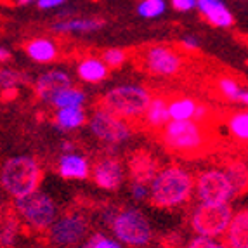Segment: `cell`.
<instances>
[{
  "label": "cell",
  "mask_w": 248,
  "mask_h": 248,
  "mask_svg": "<svg viewBox=\"0 0 248 248\" xmlns=\"http://www.w3.org/2000/svg\"><path fill=\"white\" fill-rule=\"evenodd\" d=\"M193 177L181 167L161 170L149 182L148 196L155 207L172 208L187 202L193 193Z\"/></svg>",
  "instance_id": "6da1fadb"
},
{
  "label": "cell",
  "mask_w": 248,
  "mask_h": 248,
  "mask_svg": "<svg viewBox=\"0 0 248 248\" xmlns=\"http://www.w3.org/2000/svg\"><path fill=\"white\" fill-rule=\"evenodd\" d=\"M132 196L136 200H144L148 198V187H146V184H141V182H134L132 184Z\"/></svg>",
  "instance_id": "e575fe53"
},
{
  "label": "cell",
  "mask_w": 248,
  "mask_h": 248,
  "mask_svg": "<svg viewBox=\"0 0 248 248\" xmlns=\"http://www.w3.org/2000/svg\"><path fill=\"white\" fill-rule=\"evenodd\" d=\"M103 26L101 19H66L52 26L56 31H94Z\"/></svg>",
  "instance_id": "603a6c76"
},
{
  "label": "cell",
  "mask_w": 248,
  "mask_h": 248,
  "mask_svg": "<svg viewBox=\"0 0 248 248\" xmlns=\"http://www.w3.org/2000/svg\"><path fill=\"white\" fill-rule=\"evenodd\" d=\"M9 58H11L9 50H5V49H2V47H0V62H2V61H7Z\"/></svg>",
  "instance_id": "74e56055"
},
{
  "label": "cell",
  "mask_w": 248,
  "mask_h": 248,
  "mask_svg": "<svg viewBox=\"0 0 248 248\" xmlns=\"http://www.w3.org/2000/svg\"><path fill=\"white\" fill-rule=\"evenodd\" d=\"M217 243L210 238H203V236H196L195 240L191 241L187 248H215Z\"/></svg>",
  "instance_id": "d6a6232c"
},
{
  "label": "cell",
  "mask_w": 248,
  "mask_h": 248,
  "mask_svg": "<svg viewBox=\"0 0 248 248\" xmlns=\"http://www.w3.org/2000/svg\"><path fill=\"white\" fill-rule=\"evenodd\" d=\"M71 87V78L64 71H47L46 75H42L40 78L35 83V91L37 95L44 101H52L58 94L62 91Z\"/></svg>",
  "instance_id": "5bb4252c"
},
{
  "label": "cell",
  "mask_w": 248,
  "mask_h": 248,
  "mask_svg": "<svg viewBox=\"0 0 248 248\" xmlns=\"http://www.w3.org/2000/svg\"><path fill=\"white\" fill-rule=\"evenodd\" d=\"M215 248H228V247H226V245H217Z\"/></svg>",
  "instance_id": "ab89813d"
},
{
  "label": "cell",
  "mask_w": 248,
  "mask_h": 248,
  "mask_svg": "<svg viewBox=\"0 0 248 248\" xmlns=\"http://www.w3.org/2000/svg\"><path fill=\"white\" fill-rule=\"evenodd\" d=\"M103 62L106 68H118L125 62V52L122 49H108L103 54Z\"/></svg>",
  "instance_id": "f546056e"
},
{
  "label": "cell",
  "mask_w": 248,
  "mask_h": 248,
  "mask_svg": "<svg viewBox=\"0 0 248 248\" xmlns=\"http://www.w3.org/2000/svg\"><path fill=\"white\" fill-rule=\"evenodd\" d=\"M0 215H2V203H0Z\"/></svg>",
  "instance_id": "60d3db41"
},
{
  "label": "cell",
  "mask_w": 248,
  "mask_h": 248,
  "mask_svg": "<svg viewBox=\"0 0 248 248\" xmlns=\"http://www.w3.org/2000/svg\"><path fill=\"white\" fill-rule=\"evenodd\" d=\"M182 46L186 47V49L195 50L200 47V42H198V38H195V37H184L182 38Z\"/></svg>",
  "instance_id": "8d00e7d4"
},
{
  "label": "cell",
  "mask_w": 248,
  "mask_h": 248,
  "mask_svg": "<svg viewBox=\"0 0 248 248\" xmlns=\"http://www.w3.org/2000/svg\"><path fill=\"white\" fill-rule=\"evenodd\" d=\"M231 217L232 210L229 207V203H224V205H205V203H202L193 212L191 226L198 236L214 240V238L226 232L229 222H231Z\"/></svg>",
  "instance_id": "52a82bcc"
},
{
  "label": "cell",
  "mask_w": 248,
  "mask_h": 248,
  "mask_svg": "<svg viewBox=\"0 0 248 248\" xmlns=\"http://www.w3.org/2000/svg\"><path fill=\"white\" fill-rule=\"evenodd\" d=\"M163 142L169 149L182 155H198L207 142L202 125L195 120L170 122L163 130Z\"/></svg>",
  "instance_id": "3957f363"
},
{
  "label": "cell",
  "mask_w": 248,
  "mask_h": 248,
  "mask_svg": "<svg viewBox=\"0 0 248 248\" xmlns=\"http://www.w3.org/2000/svg\"><path fill=\"white\" fill-rule=\"evenodd\" d=\"M165 7L167 5L163 0H142L137 7V13L142 17H156L165 13Z\"/></svg>",
  "instance_id": "83f0119b"
},
{
  "label": "cell",
  "mask_w": 248,
  "mask_h": 248,
  "mask_svg": "<svg viewBox=\"0 0 248 248\" xmlns=\"http://www.w3.org/2000/svg\"><path fill=\"white\" fill-rule=\"evenodd\" d=\"M85 101V94L82 91H77V89H66V91H62L61 94H58L54 97L50 103L54 106H58L59 109L62 108H80Z\"/></svg>",
  "instance_id": "cb8c5ba5"
},
{
  "label": "cell",
  "mask_w": 248,
  "mask_h": 248,
  "mask_svg": "<svg viewBox=\"0 0 248 248\" xmlns=\"http://www.w3.org/2000/svg\"><path fill=\"white\" fill-rule=\"evenodd\" d=\"M228 248H248V212L247 208L232 214L228 229Z\"/></svg>",
  "instance_id": "2e32d148"
},
{
  "label": "cell",
  "mask_w": 248,
  "mask_h": 248,
  "mask_svg": "<svg viewBox=\"0 0 248 248\" xmlns=\"http://www.w3.org/2000/svg\"><path fill=\"white\" fill-rule=\"evenodd\" d=\"M78 75L83 82H101L108 77V68L101 59L89 58L78 64Z\"/></svg>",
  "instance_id": "ffe728a7"
},
{
  "label": "cell",
  "mask_w": 248,
  "mask_h": 248,
  "mask_svg": "<svg viewBox=\"0 0 248 248\" xmlns=\"http://www.w3.org/2000/svg\"><path fill=\"white\" fill-rule=\"evenodd\" d=\"M92 175H94L95 184L103 189H118L124 181V170H122L120 161L109 156L95 163Z\"/></svg>",
  "instance_id": "7c38bea8"
},
{
  "label": "cell",
  "mask_w": 248,
  "mask_h": 248,
  "mask_svg": "<svg viewBox=\"0 0 248 248\" xmlns=\"http://www.w3.org/2000/svg\"><path fill=\"white\" fill-rule=\"evenodd\" d=\"M85 122V115L80 108H62L56 115V124L62 130H71L77 128Z\"/></svg>",
  "instance_id": "7402d4cb"
},
{
  "label": "cell",
  "mask_w": 248,
  "mask_h": 248,
  "mask_svg": "<svg viewBox=\"0 0 248 248\" xmlns=\"http://www.w3.org/2000/svg\"><path fill=\"white\" fill-rule=\"evenodd\" d=\"M59 174L64 179H87L89 161L80 155H64L59 161Z\"/></svg>",
  "instance_id": "ac0fdd59"
},
{
  "label": "cell",
  "mask_w": 248,
  "mask_h": 248,
  "mask_svg": "<svg viewBox=\"0 0 248 248\" xmlns=\"http://www.w3.org/2000/svg\"><path fill=\"white\" fill-rule=\"evenodd\" d=\"M229 130L231 134L236 137V139H240V141H247L248 139V115L247 111H241V113H236L229 118Z\"/></svg>",
  "instance_id": "484cf974"
},
{
  "label": "cell",
  "mask_w": 248,
  "mask_h": 248,
  "mask_svg": "<svg viewBox=\"0 0 248 248\" xmlns=\"http://www.w3.org/2000/svg\"><path fill=\"white\" fill-rule=\"evenodd\" d=\"M207 108L202 104H196L189 97H179L169 103V116L174 122H184V120H195L202 122L207 116Z\"/></svg>",
  "instance_id": "9a60e30c"
},
{
  "label": "cell",
  "mask_w": 248,
  "mask_h": 248,
  "mask_svg": "<svg viewBox=\"0 0 248 248\" xmlns=\"http://www.w3.org/2000/svg\"><path fill=\"white\" fill-rule=\"evenodd\" d=\"M224 172L229 177L236 193L245 191V187H247V167H245V163H231Z\"/></svg>",
  "instance_id": "d4e9b609"
},
{
  "label": "cell",
  "mask_w": 248,
  "mask_h": 248,
  "mask_svg": "<svg viewBox=\"0 0 248 248\" xmlns=\"http://www.w3.org/2000/svg\"><path fill=\"white\" fill-rule=\"evenodd\" d=\"M128 170H130L134 182L146 184L153 181V177L158 174V161L149 151L139 149L128 158Z\"/></svg>",
  "instance_id": "4fadbf2b"
},
{
  "label": "cell",
  "mask_w": 248,
  "mask_h": 248,
  "mask_svg": "<svg viewBox=\"0 0 248 248\" xmlns=\"http://www.w3.org/2000/svg\"><path fill=\"white\" fill-rule=\"evenodd\" d=\"M82 248H122V245L104 234H94Z\"/></svg>",
  "instance_id": "1f68e13d"
},
{
  "label": "cell",
  "mask_w": 248,
  "mask_h": 248,
  "mask_svg": "<svg viewBox=\"0 0 248 248\" xmlns=\"http://www.w3.org/2000/svg\"><path fill=\"white\" fill-rule=\"evenodd\" d=\"M196 193L205 205H224L234 196V187L224 170H205L196 179Z\"/></svg>",
  "instance_id": "ba28073f"
},
{
  "label": "cell",
  "mask_w": 248,
  "mask_h": 248,
  "mask_svg": "<svg viewBox=\"0 0 248 248\" xmlns=\"http://www.w3.org/2000/svg\"><path fill=\"white\" fill-rule=\"evenodd\" d=\"M42 179V170L38 163L30 156H16L4 163L0 170V184L14 198L33 193Z\"/></svg>",
  "instance_id": "7a4b0ae2"
},
{
  "label": "cell",
  "mask_w": 248,
  "mask_h": 248,
  "mask_svg": "<svg viewBox=\"0 0 248 248\" xmlns=\"http://www.w3.org/2000/svg\"><path fill=\"white\" fill-rule=\"evenodd\" d=\"M19 4H30V2H33V0H17Z\"/></svg>",
  "instance_id": "f35d334b"
},
{
  "label": "cell",
  "mask_w": 248,
  "mask_h": 248,
  "mask_svg": "<svg viewBox=\"0 0 248 248\" xmlns=\"http://www.w3.org/2000/svg\"><path fill=\"white\" fill-rule=\"evenodd\" d=\"M91 125V130L97 139L106 142H111V144H116V142H122L125 139L130 137V128L125 124L122 118L111 115L106 109H101V111H95L94 116L89 122Z\"/></svg>",
  "instance_id": "9c48e42d"
},
{
  "label": "cell",
  "mask_w": 248,
  "mask_h": 248,
  "mask_svg": "<svg viewBox=\"0 0 248 248\" xmlns=\"http://www.w3.org/2000/svg\"><path fill=\"white\" fill-rule=\"evenodd\" d=\"M21 80H23V77L16 71L0 70V89L2 91H13Z\"/></svg>",
  "instance_id": "4dcf8cb0"
},
{
  "label": "cell",
  "mask_w": 248,
  "mask_h": 248,
  "mask_svg": "<svg viewBox=\"0 0 248 248\" xmlns=\"http://www.w3.org/2000/svg\"><path fill=\"white\" fill-rule=\"evenodd\" d=\"M196 5L202 14L219 28H228L232 25V14L220 0H196Z\"/></svg>",
  "instance_id": "e0dca14e"
},
{
  "label": "cell",
  "mask_w": 248,
  "mask_h": 248,
  "mask_svg": "<svg viewBox=\"0 0 248 248\" xmlns=\"http://www.w3.org/2000/svg\"><path fill=\"white\" fill-rule=\"evenodd\" d=\"M219 91L226 99L236 101V103H240L241 101V92H243V89L238 85L236 80L228 78V77H226V78H220L219 80Z\"/></svg>",
  "instance_id": "4316f807"
},
{
  "label": "cell",
  "mask_w": 248,
  "mask_h": 248,
  "mask_svg": "<svg viewBox=\"0 0 248 248\" xmlns=\"http://www.w3.org/2000/svg\"><path fill=\"white\" fill-rule=\"evenodd\" d=\"M111 229L116 240L130 247H146L151 241V226H149L146 215L139 210H122L113 215Z\"/></svg>",
  "instance_id": "5b68a950"
},
{
  "label": "cell",
  "mask_w": 248,
  "mask_h": 248,
  "mask_svg": "<svg viewBox=\"0 0 248 248\" xmlns=\"http://www.w3.org/2000/svg\"><path fill=\"white\" fill-rule=\"evenodd\" d=\"M26 52L37 62H50L58 56V47L49 38H35L26 46Z\"/></svg>",
  "instance_id": "d6986e66"
},
{
  "label": "cell",
  "mask_w": 248,
  "mask_h": 248,
  "mask_svg": "<svg viewBox=\"0 0 248 248\" xmlns=\"http://www.w3.org/2000/svg\"><path fill=\"white\" fill-rule=\"evenodd\" d=\"M66 0H38V7L40 9H52L59 7L61 4H64Z\"/></svg>",
  "instance_id": "d590c367"
},
{
  "label": "cell",
  "mask_w": 248,
  "mask_h": 248,
  "mask_svg": "<svg viewBox=\"0 0 248 248\" xmlns=\"http://www.w3.org/2000/svg\"><path fill=\"white\" fill-rule=\"evenodd\" d=\"M172 7L181 13H187L196 7V0H172Z\"/></svg>",
  "instance_id": "836d02e7"
},
{
  "label": "cell",
  "mask_w": 248,
  "mask_h": 248,
  "mask_svg": "<svg viewBox=\"0 0 248 248\" xmlns=\"http://www.w3.org/2000/svg\"><path fill=\"white\" fill-rule=\"evenodd\" d=\"M146 120L151 127H163L169 124V103L163 99H153L149 101L146 108Z\"/></svg>",
  "instance_id": "44dd1931"
},
{
  "label": "cell",
  "mask_w": 248,
  "mask_h": 248,
  "mask_svg": "<svg viewBox=\"0 0 248 248\" xmlns=\"http://www.w3.org/2000/svg\"><path fill=\"white\" fill-rule=\"evenodd\" d=\"M87 231V222L82 215L70 214L54 220L50 226V238L59 247H70L80 241Z\"/></svg>",
  "instance_id": "30bf717a"
},
{
  "label": "cell",
  "mask_w": 248,
  "mask_h": 248,
  "mask_svg": "<svg viewBox=\"0 0 248 248\" xmlns=\"http://www.w3.org/2000/svg\"><path fill=\"white\" fill-rule=\"evenodd\" d=\"M17 236L16 219H5L0 226V245L2 247H13Z\"/></svg>",
  "instance_id": "f1b7e54d"
},
{
  "label": "cell",
  "mask_w": 248,
  "mask_h": 248,
  "mask_svg": "<svg viewBox=\"0 0 248 248\" xmlns=\"http://www.w3.org/2000/svg\"><path fill=\"white\" fill-rule=\"evenodd\" d=\"M16 208L28 226L33 229H47L56 220V203L44 191L35 189L33 193L16 200Z\"/></svg>",
  "instance_id": "8992f818"
},
{
  "label": "cell",
  "mask_w": 248,
  "mask_h": 248,
  "mask_svg": "<svg viewBox=\"0 0 248 248\" xmlns=\"http://www.w3.org/2000/svg\"><path fill=\"white\" fill-rule=\"evenodd\" d=\"M144 62H146V68H148L151 73L161 75V77H169V75L177 73L182 64L179 54L163 46L151 47V49L146 52Z\"/></svg>",
  "instance_id": "8fae6325"
},
{
  "label": "cell",
  "mask_w": 248,
  "mask_h": 248,
  "mask_svg": "<svg viewBox=\"0 0 248 248\" xmlns=\"http://www.w3.org/2000/svg\"><path fill=\"white\" fill-rule=\"evenodd\" d=\"M149 101V92L139 85H122L115 87L104 95V109L115 116H141L146 111Z\"/></svg>",
  "instance_id": "277c9868"
}]
</instances>
